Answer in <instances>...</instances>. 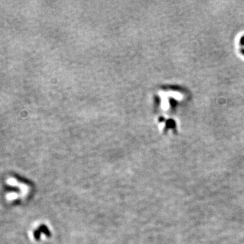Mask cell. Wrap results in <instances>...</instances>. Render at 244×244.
<instances>
[{
    "label": "cell",
    "mask_w": 244,
    "mask_h": 244,
    "mask_svg": "<svg viewBox=\"0 0 244 244\" xmlns=\"http://www.w3.org/2000/svg\"><path fill=\"white\" fill-rule=\"evenodd\" d=\"M34 237H35L36 240H39V238H40V230H35V231H34Z\"/></svg>",
    "instance_id": "cell-1"
}]
</instances>
